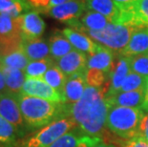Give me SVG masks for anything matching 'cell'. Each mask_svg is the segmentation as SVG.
<instances>
[{
    "label": "cell",
    "instance_id": "1",
    "mask_svg": "<svg viewBox=\"0 0 148 147\" xmlns=\"http://www.w3.org/2000/svg\"><path fill=\"white\" fill-rule=\"evenodd\" d=\"M68 109L69 117L86 135L99 137L106 127L110 105L103 89L87 85L81 98L74 104L68 105Z\"/></svg>",
    "mask_w": 148,
    "mask_h": 147
},
{
    "label": "cell",
    "instance_id": "2",
    "mask_svg": "<svg viewBox=\"0 0 148 147\" xmlns=\"http://www.w3.org/2000/svg\"><path fill=\"white\" fill-rule=\"evenodd\" d=\"M20 110L28 129L43 128L53 121L69 117L68 105L36 96H18Z\"/></svg>",
    "mask_w": 148,
    "mask_h": 147
},
{
    "label": "cell",
    "instance_id": "3",
    "mask_svg": "<svg viewBox=\"0 0 148 147\" xmlns=\"http://www.w3.org/2000/svg\"><path fill=\"white\" fill-rule=\"evenodd\" d=\"M144 112L140 108L111 106L106 120V127L121 139L137 137Z\"/></svg>",
    "mask_w": 148,
    "mask_h": 147
},
{
    "label": "cell",
    "instance_id": "4",
    "mask_svg": "<svg viewBox=\"0 0 148 147\" xmlns=\"http://www.w3.org/2000/svg\"><path fill=\"white\" fill-rule=\"evenodd\" d=\"M136 25L130 23H109L101 31H91L82 27L75 30L89 36L97 43L119 54L127 46Z\"/></svg>",
    "mask_w": 148,
    "mask_h": 147
},
{
    "label": "cell",
    "instance_id": "5",
    "mask_svg": "<svg viewBox=\"0 0 148 147\" xmlns=\"http://www.w3.org/2000/svg\"><path fill=\"white\" fill-rule=\"evenodd\" d=\"M77 128V125L72 118L66 117L60 118L27 137L20 147H49L59 137Z\"/></svg>",
    "mask_w": 148,
    "mask_h": 147
},
{
    "label": "cell",
    "instance_id": "6",
    "mask_svg": "<svg viewBox=\"0 0 148 147\" xmlns=\"http://www.w3.org/2000/svg\"><path fill=\"white\" fill-rule=\"evenodd\" d=\"M18 96L19 95L11 92H7L0 96V116L14 125L19 132L20 136H23L28 128L24 122L20 110Z\"/></svg>",
    "mask_w": 148,
    "mask_h": 147
},
{
    "label": "cell",
    "instance_id": "7",
    "mask_svg": "<svg viewBox=\"0 0 148 147\" xmlns=\"http://www.w3.org/2000/svg\"><path fill=\"white\" fill-rule=\"evenodd\" d=\"M20 96H36L56 103H65L64 96L43 79H27L21 89Z\"/></svg>",
    "mask_w": 148,
    "mask_h": 147
},
{
    "label": "cell",
    "instance_id": "8",
    "mask_svg": "<svg viewBox=\"0 0 148 147\" xmlns=\"http://www.w3.org/2000/svg\"><path fill=\"white\" fill-rule=\"evenodd\" d=\"M86 10V0H70L49 9L44 14L66 24H70L79 19Z\"/></svg>",
    "mask_w": 148,
    "mask_h": 147
},
{
    "label": "cell",
    "instance_id": "9",
    "mask_svg": "<svg viewBox=\"0 0 148 147\" xmlns=\"http://www.w3.org/2000/svg\"><path fill=\"white\" fill-rule=\"evenodd\" d=\"M88 55L77 50H73L61 58L55 61V64L66 77L77 74H85L87 70Z\"/></svg>",
    "mask_w": 148,
    "mask_h": 147
},
{
    "label": "cell",
    "instance_id": "10",
    "mask_svg": "<svg viewBox=\"0 0 148 147\" xmlns=\"http://www.w3.org/2000/svg\"><path fill=\"white\" fill-rule=\"evenodd\" d=\"M100 142H102L101 137L86 135L77 128L59 137L49 147H95Z\"/></svg>",
    "mask_w": 148,
    "mask_h": 147
},
{
    "label": "cell",
    "instance_id": "11",
    "mask_svg": "<svg viewBox=\"0 0 148 147\" xmlns=\"http://www.w3.org/2000/svg\"><path fill=\"white\" fill-rule=\"evenodd\" d=\"M148 53V27L136 26L131 34L127 46L118 54L125 57Z\"/></svg>",
    "mask_w": 148,
    "mask_h": 147
},
{
    "label": "cell",
    "instance_id": "12",
    "mask_svg": "<svg viewBox=\"0 0 148 147\" xmlns=\"http://www.w3.org/2000/svg\"><path fill=\"white\" fill-rule=\"evenodd\" d=\"M45 22L40 17L39 12L34 10L25 12L21 17L22 40L41 37L45 31Z\"/></svg>",
    "mask_w": 148,
    "mask_h": 147
},
{
    "label": "cell",
    "instance_id": "13",
    "mask_svg": "<svg viewBox=\"0 0 148 147\" xmlns=\"http://www.w3.org/2000/svg\"><path fill=\"white\" fill-rule=\"evenodd\" d=\"M62 33L67 37L75 50L84 53L87 55L94 54L99 47V43L94 41L89 36L73 28H65L62 30Z\"/></svg>",
    "mask_w": 148,
    "mask_h": 147
},
{
    "label": "cell",
    "instance_id": "14",
    "mask_svg": "<svg viewBox=\"0 0 148 147\" xmlns=\"http://www.w3.org/2000/svg\"><path fill=\"white\" fill-rule=\"evenodd\" d=\"M86 86L87 83L85 80V74H77L67 77L62 91L65 104L71 105L79 101L83 96Z\"/></svg>",
    "mask_w": 148,
    "mask_h": 147
},
{
    "label": "cell",
    "instance_id": "15",
    "mask_svg": "<svg viewBox=\"0 0 148 147\" xmlns=\"http://www.w3.org/2000/svg\"><path fill=\"white\" fill-rule=\"evenodd\" d=\"M86 9L108 17L112 23H122L123 12L114 0H86Z\"/></svg>",
    "mask_w": 148,
    "mask_h": 147
},
{
    "label": "cell",
    "instance_id": "16",
    "mask_svg": "<svg viewBox=\"0 0 148 147\" xmlns=\"http://www.w3.org/2000/svg\"><path fill=\"white\" fill-rule=\"evenodd\" d=\"M130 72L131 70L130 64H129V58L119 55L118 61L114 65V68L110 74V87L106 94V98L114 96L119 92L125 79L127 77Z\"/></svg>",
    "mask_w": 148,
    "mask_h": 147
},
{
    "label": "cell",
    "instance_id": "17",
    "mask_svg": "<svg viewBox=\"0 0 148 147\" xmlns=\"http://www.w3.org/2000/svg\"><path fill=\"white\" fill-rule=\"evenodd\" d=\"M114 54L111 50L99 45L94 54L88 55L87 69H96L110 75L115 65Z\"/></svg>",
    "mask_w": 148,
    "mask_h": 147
},
{
    "label": "cell",
    "instance_id": "18",
    "mask_svg": "<svg viewBox=\"0 0 148 147\" xmlns=\"http://www.w3.org/2000/svg\"><path fill=\"white\" fill-rule=\"evenodd\" d=\"M106 98L110 107L121 106V107L141 109V105L144 101V89L130 91V92H121Z\"/></svg>",
    "mask_w": 148,
    "mask_h": 147
},
{
    "label": "cell",
    "instance_id": "19",
    "mask_svg": "<svg viewBox=\"0 0 148 147\" xmlns=\"http://www.w3.org/2000/svg\"><path fill=\"white\" fill-rule=\"evenodd\" d=\"M109 23H112V21L108 17L99 14V12L87 10L80 17V19L75 20L68 25H70V28H73V29H75L77 27H82L91 31H101Z\"/></svg>",
    "mask_w": 148,
    "mask_h": 147
},
{
    "label": "cell",
    "instance_id": "20",
    "mask_svg": "<svg viewBox=\"0 0 148 147\" xmlns=\"http://www.w3.org/2000/svg\"><path fill=\"white\" fill-rule=\"evenodd\" d=\"M22 49L30 61L50 57V46L44 38L22 40Z\"/></svg>",
    "mask_w": 148,
    "mask_h": 147
},
{
    "label": "cell",
    "instance_id": "21",
    "mask_svg": "<svg viewBox=\"0 0 148 147\" xmlns=\"http://www.w3.org/2000/svg\"><path fill=\"white\" fill-rule=\"evenodd\" d=\"M50 55L53 60H58L74 50V47L69 42L62 31H56L49 38Z\"/></svg>",
    "mask_w": 148,
    "mask_h": 147
},
{
    "label": "cell",
    "instance_id": "22",
    "mask_svg": "<svg viewBox=\"0 0 148 147\" xmlns=\"http://www.w3.org/2000/svg\"><path fill=\"white\" fill-rule=\"evenodd\" d=\"M123 23L148 27V0H140L129 12H123Z\"/></svg>",
    "mask_w": 148,
    "mask_h": 147
},
{
    "label": "cell",
    "instance_id": "23",
    "mask_svg": "<svg viewBox=\"0 0 148 147\" xmlns=\"http://www.w3.org/2000/svg\"><path fill=\"white\" fill-rule=\"evenodd\" d=\"M29 62L30 59L24 53L22 47L0 55V64L5 67L24 71Z\"/></svg>",
    "mask_w": 148,
    "mask_h": 147
},
{
    "label": "cell",
    "instance_id": "24",
    "mask_svg": "<svg viewBox=\"0 0 148 147\" xmlns=\"http://www.w3.org/2000/svg\"><path fill=\"white\" fill-rule=\"evenodd\" d=\"M2 71L3 74H4L6 85H7V89L9 92L20 95L23 84L25 80L27 79L24 71L5 66H2Z\"/></svg>",
    "mask_w": 148,
    "mask_h": 147
},
{
    "label": "cell",
    "instance_id": "25",
    "mask_svg": "<svg viewBox=\"0 0 148 147\" xmlns=\"http://www.w3.org/2000/svg\"><path fill=\"white\" fill-rule=\"evenodd\" d=\"M53 65H55V60L51 57L40 60L30 61L24 70L26 79H42L45 73Z\"/></svg>",
    "mask_w": 148,
    "mask_h": 147
},
{
    "label": "cell",
    "instance_id": "26",
    "mask_svg": "<svg viewBox=\"0 0 148 147\" xmlns=\"http://www.w3.org/2000/svg\"><path fill=\"white\" fill-rule=\"evenodd\" d=\"M19 132L11 122L0 116V145L5 147H15Z\"/></svg>",
    "mask_w": 148,
    "mask_h": 147
},
{
    "label": "cell",
    "instance_id": "27",
    "mask_svg": "<svg viewBox=\"0 0 148 147\" xmlns=\"http://www.w3.org/2000/svg\"><path fill=\"white\" fill-rule=\"evenodd\" d=\"M85 80L87 85L103 89L108 92L110 87V75L105 72L96 70V69H87L85 73Z\"/></svg>",
    "mask_w": 148,
    "mask_h": 147
},
{
    "label": "cell",
    "instance_id": "28",
    "mask_svg": "<svg viewBox=\"0 0 148 147\" xmlns=\"http://www.w3.org/2000/svg\"><path fill=\"white\" fill-rule=\"evenodd\" d=\"M45 82H47L50 86H52L53 88H55L56 90L59 91L60 93H62L63 91L64 84L67 79V77L62 73V71L59 69L56 65H53V66L46 72L44 75L43 79ZM63 95V94H62Z\"/></svg>",
    "mask_w": 148,
    "mask_h": 147
},
{
    "label": "cell",
    "instance_id": "29",
    "mask_svg": "<svg viewBox=\"0 0 148 147\" xmlns=\"http://www.w3.org/2000/svg\"><path fill=\"white\" fill-rule=\"evenodd\" d=\"M148 77H143L140 75H138L134 72H130L128 74L127 77L125 79L123 84H122L121 92H130V91H136L140 89H145Z\"/></svg>",
    "mask_w": 148,
    "mask_h": 147
},
{
    "label": "cell",
    "instance_id": "30",
    "mask_svg": "<svg viewBox=\"0 0 148 147\" xmlns=\"http://www.w3.org/2000/svg\"><path fill=\"white\" fill-rule=\"evenodd\" d=\"M131 72L148 77V53L128 57Z\"/></svg>",
    "mask_w": 148,
    "mask_h": 147
},
{
    "label": "cell",
    "instance_id": "31",
    "mask_svg": "<svg viewBox=\"0 0 148 147\" xmlns=\"http://www.w3.org/2000/svg\"><path fill=\"white\" fill-rule=\"evenodd\" d=\"M24 11V6L16 0H0V12L7 14L12 17H19Z\"/></svg>",
    "mask_w": 148,
    "mask_h": 147
},
{
    "label": "cell",
    "instance_id": "32",
    "mask_svg": "<svg viewBox=\"0 0 148 147\" xmlns=\"http://www.w3.org/2000/svg\"><path fill=\"white\" fill-rule=\"evenodd\" d=\"M68 1L70 0H28V3H29L31 9H33L34 11L44 14L49 9Z\"/></svg>",
    "mask_w": 148,
    "mask_h": 147
},
{
    "label": "cell",
    "instance_id": "33",
    "mask_svg": "<svg viewBox=\"0 0 148 147\" xmlns=\"http://www.w3.org/2000/svg\"><path fill=\"white\" fill-rule=\"evenodd\" d=\"M138 136L143 137L146 142H148V113L144 114L141 118L140 126H138Z\"/></svg>",
    "mask_w": 148,
    "mask_h": 147
},
{
    "label": "cell",
    "instance_id": "34",
    "mask_svg": "<svg viewBox=\"0 0 148 147\" xmlns=\"http://www.w3.org/2000/svg\"><path fill=\"white\" fill-rule=\"evenodd\" d=\"M114 1L121 8V10L126 14V12H129L135 7V5L140 0H114Z\"/></svg>",
    "mask_w": 148,
    "mask_h": 147
},
{
    "label": "cell",
    "instance_id": "35",
    "mask_svg": "<svg viewBox=\"0 0 148 147\" xmlns=\"http://www.w3.org/2000/svg\"><path fill=\"white\" fill-rule=\"evenodd\" d=\"M122 147H148V142H146L143 137L137 136L127 139L123 143Z\"/></svg>",
    "mask_w": 148,
    "mask_h": 147
},
{
    "label": "cell",
    "instance_id": "36",
    "mask_svg": "<svg viewBox=\"0 0 148 147\" xmlns=\"http://www.w3.org/2000/svg\"><path fill=\"white\" fill-rule=\"evenodd\" d=\"M7 92H9V91L7 89V85H6L5 77L2 71V66H1V64H0V95L5 94Z\"/></svg>",
    "mask_w": 148,
    "mask_h": 147
},
{
    "label": "cell",
    "instance_id": "37",
    "mask_svg": "<svg viewBox=\"0 0 148 147\" xmlns=\"http://www.w3.org/2000/svg\"><path fill=\"white\" fill-rule=\"evenodd\" d=\"M141 110L148 113V79H147L145 89H144V101L143 105H141Z\"/></svg>",
    "mask_w": 148,
    "mask_h": 147
},
{
    "label": "cell",
    "instance_id": "38",
    "mask_svg": "<svg viewBox=\"0 0 148 147\" xmlns=\"http://www.w3.org/2000/svg\"><path fill=\"white\" fill-rule=\"evenodd\" d=\"M16 1H18V2H20L22 5L24 6V8L26 9L27 11H29L30 9H31V7H30V5H29V3H28V0H16Z\"/></svg>",
    "mask_w": 148,
    "mask_h": 147
},
{
    "label": "cell",
    "instance_id": "39",
    "mask_svg": "<svg viewBox=\"0 0 148 147\" xmlns=\"http://www.w3.org/2000/svg\"><path fill=\"white\" fill-rule=\"evenodd\" d=\"M95 147H116L113 144H110V143H105V142H100L97 145H96Z\"/></svg>",
    "mask_w": 148,
    "mask_h": 147
},
{
    "label": "cell",
    "instance_id": "40",
    "mask_svg": "<svg viewBox=\"0 0 148 147\" xmlns=\"http://www.w3.org/2000/svg\"><path fill=\"white\" fill-rule=\"evenodd\" d=\"M0 147H5V146H2V145H0Z\"/></svg>",
    "mask_w": 148,
    "mask_h": 147
},
{
    "label": "cell",
    "instance_id": "41",
    "mask_svg": "<svg viewBox=\"0 0 148 147\" xmlns=\"http://www.w3.org/2000/svg\"><path fill=\"white\" fill-rule=\"evenodd\" d=\"M0 96H1V95H0Z\"/></svg>",
    "mask_w": 148,
    "mask_h": 147
}]
</instances>
